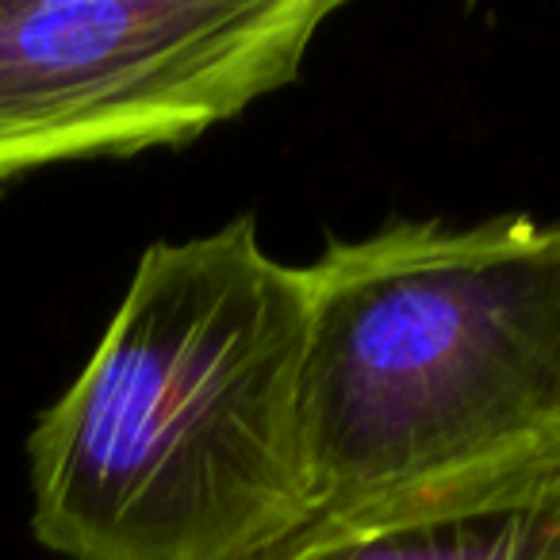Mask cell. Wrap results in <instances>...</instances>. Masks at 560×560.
Segmentation results:
<instances>
[{
  "label": "cell",
  "mask_w": 560,
  "mask_h": 560,
  "mask_svg": "<svg viewBox=\"0 0 560 560\" xmlns=\"http://www.w3.org/2000/svg\"><path fill=\"white\" fill-rule=\"evenodd\" d=\"M307 272L249 215L139 257L27 438L32 529L66 560H246L312 518Z\"/></svg>",
  "instance_id": "obj_1"
},
{
  "label": "cell",
  "mask_w": 560,
  "mask_h": 560,
  "mask_svg": "<svg viewBox=\"0 0 560 560\" xmlns=\"http://www.w3.org/2000/svg\"><path fill=\"white\" fill-rule=\"evenodd\" d=\"M315 514L560 465V223H392L304 265Z\"/></svg>",
  "instance_id": "obj_2"
},
{
  "label": "cell",
  "mask_w": 560,
  "mask_h": 560,
  "mask_svg": "<svg viewBox=\"0 0 560 560\" xmlns=\"http://www.w3.org/2000/svg\"><path fill=\"white\" fill-rule=\"evenodd\" d=\"M338 0H0V185L180 147L296 81Z\"/></svg>",
  "instance_id": "obj_3"
},
{
  "label": "cell",
  "mask_w": 560,
  "mask_h": 560,
  "mask_svg": "<svg viewBox=\"0 0 560 560\" xmlns=\"http://www.w3.org/2000/svg\"><path fill=\"white\" fill-rule=\"evenodd\" d=\"M246 560H560V465L315 514Z\"/></svg>",
  "instance_id": "obj_4"
}]
</instances>
